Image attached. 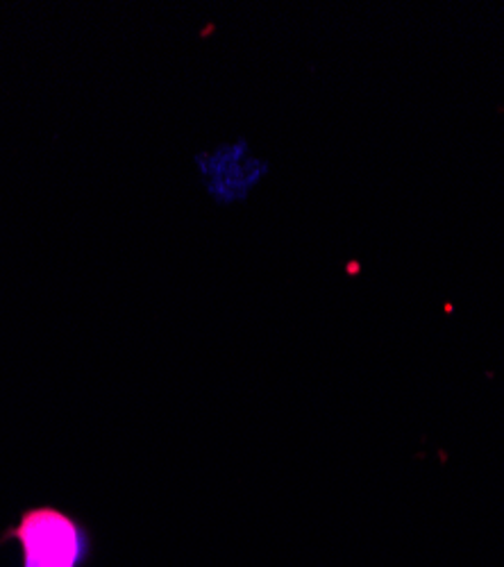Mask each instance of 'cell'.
Instances as JSON below:
<instances>
[{
	"label": "cell",
	"mask_w": 504,
	"mask_h": 567,
	"mask_svg": "<svg viewBox=\"0 0 504 567\" xmlns=\"http://www.w3.org/2000/svg\"><path fill=\"white\" fill-rule=\"evenodd\" d=\"M17 540L23 567H82L89 560L91 536L71 513L55 506H32L21 513L0 545Z\"/></svg>",
	"instance_id": "6da1fadb"
},
{
	"label": "cell",
	"mask_w": 504,
	"mask_h": 567,
	"mask_svg": "<svg viewBox=\"0 0 504 567\" xmlns=\"http://www.w3.org/2000/svg\"><path fill=\"white\" fill-rule=\"evenodd\" d=\"M207 194L216 203H239L264 179L266 164L255 157L244 141L220 146L198 157Z\"/></svg>",
	"instance_id": "7a4b0ae2"
}]
</instances>
